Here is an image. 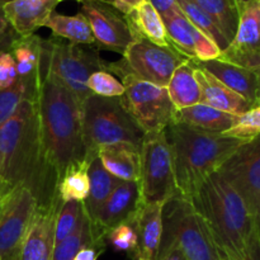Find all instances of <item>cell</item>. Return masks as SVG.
<instances>
[{
	"mask_svg": "<svg viewBox=\"0 0 260 260\" xmlns=\"http://www.w3.org/2000/svg\"><path fill=\"white\" fill-rule=\"evenodd\" d=\"M103 167L122 182H137L140 177V149L131 144L118 142L98 150Z\"/></svg>",
	"mask_w": 260,
	"mask_h": 260,
	"instance_id": "obj_23",
	"label": "cell"
},
{
	"mask_svg": "<svg viewBox=\"0 0 260 260\" xmlns=\"http://www.w3.org/2000/svg\"><path fill=\"white\" fill-rule=\"evenodd\" d=\"M188 60L177 48L159 46L145 38H135L122 60L107 62L104 70L123 78L129 75L142 81L167 88L175 69Z\"/></svg>",
	"mask_w": 260,
	"mask_h": 260,
	"instance_id": "obj_8",
	"label": "cell"
},
{
	"mask_svg": "<svg viewBox=\"0 0 260 260\" xmlns=\"http://www.w3.org/2000/svg\"><path fill=\"white\" fill-rule=\"evenodd\" d=\"M260 223V135L244 141L217 170Z\"/></svg>",
	"mask_w": 260,
	"mask_h": 260,
	"instance_id": "obj_11",
	"label": "cell"
},
{
	"mask_svg": "<svg viewBox=\"0 0 260 260\" xmlns=\"http://www.w3.org/2000/svg\"><path fill=\"white\" fill-rule=\"evenodd\" d=\"M60 2H63V0H60ZM76 2H79V3H80V2H83V0H76Z\"/></svg>",
	"mask_w": 260,
	"mask_h": 260,
	"instance_id": "obj_50",
	"label": "cell"
},
{
	"mask_svg": "<svg viewBox=\"0 0 260 260\" xmlns=\"http://www.w3.org/2000/svg\"><path fill=\"white\" fill-rule=\"evenodd\" d=\"M23 101H29V95L19 79L10 88L0 89V127L9 121Z\"/></svg>",
	"mask_w": 260,
	"mask_h": 260,
	"instance_id": "obj_35",
	"label": "cell"
},
{
	"mask_svg": "<svg viewBox=\"0 0 260 260\" xmlns=\"http://www.w3.org/2000/svg\"><path fill=\"white\" fill-rule=\"evenodd\" d=\"M89 165L90 160L84 159L70 165L63 173L58 184V194L62 203L84 202L89 193Z\"/></svg>",
	"mask_w": 260,
	"mask_h": 260,
	"instance_id": "obj_30",
	"label": "cell"
},
{
	"mask_svg": "<svg viewBox=\"0 0 260 260\" xmlns=\"http://www.w3.org/2000/svg\"><path fill=\"white\" fill-rule=\"evenodd\" d=\"M0 178L13 188H27L37 208L62 205L60 177L43 149L37 102L23 101L0 127Z\"/></svg>",
	"mask_w": 260,
	"mask_h": 260,
	"instance_id": "obj_1",
	"label": "cell"
},
{
	"mask_svg": "<svg viewBox=\"0 0 260 260\" xmlns=\"http://www.w3.org/2000/svg\"><path fill=\"white\" fill-rule=\"evenodd\" d=\"M84 207L83 202H65L61 205L57 213L55 226V245L65 240L78 228L81 217H83Z\"/></svg>",
	"mask_w": 260,
	"mask_h": 260,
	"instance_id": "obj_33",
	"label": "cell"
},
{
	"mask_svg": "<svg viewBox=\"0 0 260 260\" xmlns=\"http://www.w3.org/2000/svg\"><path fill=\"white\" fill-rule=\"evenodd\" d=\"M8 2H12V0H0V5H4L5 3H8Z\"/></svg>",
	"mask_w": 260,
	"mask_h": 260,
	"instance_id": "obj_49",
	"label": "cell"
},
{
	"mask_svg": "<svg viewBox=\"0 0 260 260\" xmlns=\"http://www.w3.org/2000/svg\"><path fill=\"white\" fill-rule=\"evenodd\" d=\"M167 90L177 111L201 103V89L196 79V65L192 60H185L175 69Z\"/></svg>",
	"mask_w": 260,
	"mask_h": 260,
	"instance_id": "obj_27",
	"label": "cell"
},
{
	"mask_svg": "<svg viewBox=\"0 0 260 260\" xmlns=\"http://www.w3.org/2000/svg\"><path fill=\"white\" fill-rule=\"evenodd\" d=\"M106 241L116 251L134 254L137 249V234L134 223H121L107 234Z\"/></svg>",
	"mask_w": 260,
	"mask_h": 260,
	"instance_id": "obj_36",
	"label": "cell"
},
{
	"mask_svg": "<svg viewBox=\"0 0 260 260\" xmlns=\"http://www.w3.org/2000/svg\"><path fill=\"white\" fill-rule=\"evenodd\" d=\"M119 182L121 180L118 178L112 175L103 167L98 156L91 160L89 165V193L83 202L84 212L91 222L95 221L102 206L106 203Z\"/></svg>",
	"mask_w": 260,
	"mask_h": 260,
	"instance_id": "obj_25",
	"label": "cell"
},
{
	"mask_svg": "<svg viewBox=\"0 0 260 260\" xmlns=\"http://www.w3.org/2000/svg\"><path fill=\"white\" fill-rule=\"evenodd\" d=\"M193 61L196 65L205 69L223 85L250 102L253 106L258 104V83L255 70L235 65L220 57L208 61Z\"/></svg>",
	"mask_w": 260,
	"mask_h": 260,
	"instance_id": "obj_20",
	"label": "cell"
},
{
	"mask_svg": "<svg viewBox=\"0 0 260 260\" xmlns=\"http://www.w3.org/2000/svg\"><path fill=\"white\" fill-rule=\"evenodd\" d=\"M80 13L88 19L98 50L123 55L134 41L123 13L109 0H83Z\"/></svg>",
	"mask_w": 260,
	"mask_h": 260,
	"instance_id": "obj_13",
	"label": "cell"
},
{
	"mask_svg": "<svg viewBox=\"0 0 260 260\" xmlns=\"http://www.w3.org/2000/svg\"><path fill=\"white\" fill-rule=\"evenodd\" d=\"M177 3L178 5H179L183 14L185 15V18H187L198 30H201L203 35L207 36L211 41H213V42L218 46L221 52H223V51L229 47L230 43L228 42L225 36H223L222 33H221V30L218 29V27L216 25V23L213 22L212 18H211L202 8L198 7L193 0H177Z\"/></svg>",
	"mask_w": 260,
	"mask_h": 260,
	"instance_id": "obj_32",
	"label": "cell"
},
{
	"mask_svg": "<svg viewBox=\"0 0 260 260\" xmlns=\"http://www.w3.org/2000/svg\"><path fill=\"white\" fill-rule=\"evenodd\" d=\"M9 50H10V48L7 47V46L0 45V52H4V51H9Z\"/></svg>",
	"mask_w": 260,
	"mask_h": 260,
	"instance_id": "obj_48",
	"label": "cell"
},
{
	"mask_svg": "<svg viewBox=\"0 0 260 260\" xmlns=\"http://www.w3.org/2000/svg\"><path fill=\"white\" fill-rule=\"evenodd\" d=\"M259 104H260V103H259Z\"/></svg>",
	"mask_w": 260,
	"mask_h": 260,
	"instance_id": "obj_52",
	"label": "cell"
},
{
	"mask_svg": "<svg viewBox=\"0 0 260 260\" xmlns=\"http://www.w3.org/2000/svg\"><path fill=\"white\" fill-rule=\"evenodd\" d=\"M37 203L24 187L13 188L0 211V260H20Z\"/></svg>",
	"mask_w": 260,
	"mask_h": 260,
	"instance_id": "obj_12",
	"label": "cell"
},
{
	"mask_svg": "<svg viewBox=\"0 0 260 260\" xmlns=\"http://www.w3.org/2000/svg\"><path fill=\"white\" fill-rule=\"evenodd\" d=\"M18 80L17 66L9 51L0 52V89H8Z\"/></svg>",
	"mask_w": 260,
	"mask_h": 260,
	"instance_id": "obj_38",
	"label": "cell"
},
{
	"mask_svg": "<svg viewBox=\"0 0 260 260\" xmlns=\"http://www.w3.org/2000/svg\"><path fill=\"white\" fill-rule=\"evenodd\" d=\"M40 81L37 108L43 149L61 179L70 165L86 159L81 102L52 74H41Z\"/></svg>",
	"mask_w": 260,
	"mask_h": 260,
	"instance_id": "obj_3",
	"label": "cell"
},
{
	"mask_svg": "<svg viewBox=\"0 0 260 260\" xmlns=\"http://www.w3.org/2000/svg\"><path fill=\"white\" fill-rule=\"evenodd\" d=\"M60 206L37 208L20 254V260H52L55 226Z\"/></svg>",
	"mask_w": 260,
	"mask_h": 260,
	"instance_id": "obj_17",
	"label": "cell"
},
{
	"mask_svg": "<svg viewBox=\"0 0 260 260\" xmlns=\"http://www.w3.org/2000/svg\"><path fill=\"white\" fill-rule=\"evenodd\" d=\"M140 207L137 182H119L96 215L94 228L107 238V234L121 223L134 222Z\"/></svg>",
	"mask_w": 260,
	"mask_h": 260,
	"instance_id": "obj_16",
	"label": "cell"
},
{
	"mask_svg": "<svg viewBox=\"0 0 260 260\" xmlns=\"http://www.w3.org/2000/svg\"><path fill=\"white\" fill-rule=\"evenodd\" d=\"M220 58L255 70L260 66V4L251 2L240 12L236 35Z\"/></svg>",
	"mask_w": 260,
	"mask_h": 260,
	"instance_id": "obj_14",
	"label": "cell"
},
{
	"mask_svg": "<svg viewBox=\"0 0 260 260\" xmlns=\"http://www.w3.org/2000/svg\"><path fill=\"white\" fill-rule=\"evenodd\" d=\"M83 136L86 159L98 156V150L107 145L126 142L141 146L145 132L129 114L121 98L89 95L81 104Z\"/></svg>",
	"mask_w": 260,
	"mask_h": 260,
	"instance_id": "obj_5",
	"label": "cell"
},
{
	"mask_svg": "<svg viewBox=\"0 0 260 260\" xmlns=\"http://www.w3.org/2000/svg\"><path fill=\"white\" fill-rule=\"evenodd\" d=\"M238 119L239 116H234L206 104L198 103L196 106L177 111L174 121L182 122L203 131L225 134L231 127L235 126Z\"/></svg>",
	"mask_w": 260,
	"mask_h": 260,
	"instance_id": "obj_26",
	"label": "cell"
},
{
	"mask_svg": "<svg viewBox=\"0 0 260 260\" xmlns=\"http://www.w3.org/2000/svg\"><path fill=\"white\" fill-rule=\"evenodd\" d=\"M135 38H145L159 46H170L162 18L149 2L144 0L139 7L124 15Z\"/></svg>",
	"mask_w": 260,
	"mask_h": 260,
	"instance_id": "obj_24",
	"label": "cell"
},
{
	"mask_svg": "<svg viewBox=\"0 0 260 260\" xmlns=\"http://www.w3.org/2000/svg\"><path fill=\"white\" fill-rule=\"evenodd\" d=\"M60 0H12L3 5L5 18L18 37H28L45 27Z\"/></svg>",
	"mask_w": 260,
	"mask_h": 260,
	"instance_id": "obj_18",
	"label": "cell"
},
{
	"mask_svg": "<svg viewBox=\"0 0 260 260\" xmlns=\"http://www.w3.org/2000/svg\"><path fill=\"white\" fill-rule=\"evenodd\" d=\"M107 244H93L80 249L74 260H98L99 256L106 250Z\"/></svg>",
	"mask_w": 260,
	"mask_h": 260,
	"instance_id": "obj_40",
	"label": "cell"
},
{
	"mask_svg": "<svg viewBox=\"0 0 260 260\" xmlns=\"http://www.w3.org/2000/svg\"><path fill=\"white\" fill-rule=\"evenodd\" d=\"M173 245L188 260H218L202 220L179 192L162 207V236L157 254Z\"/></svg>",
	"mask_w": 260,
	"mask_h": 260,
	"instance_id": "obj_7",
	"label": "cell"
},
{
	"mask_svg": "<svg viewBox=\"0 0 260 260\" xmlns=\"http://www.w3.org/2000/svg\"><path fill=\"white\" fill-rule=\"evenodd\" d=\"M146 2H149L156 9V12L159 13L161 18L168 17L172 13L179 10L177 0H146Z\"/></svg>",
	"mask_w": 260,
	"mask_h": 260,
	"instance_id": "obj_41",
	"label": "cell"
},
{
	"mask_svg": "<svg viewBox=\"0 0 260 260\" xmlns=\"http://www.w3.org/2000/svg\"><path fill=\"white\" fill-rule=\"evenodd\" d=\"M196 79L200 84L201 103L202 104L239 117L243 116L254 107L250 102L223 85L221 81L213 78L205 69L197 65H196Z\"/></svg>",
	"mask_w": 260,
	"mask_h": 260,
	"instance_id": "obj_22",
	"label": "cell"
},
{
	"mask_svg": "<svg viewBox=\"0 0 260 260\" xmlns=\"http://www.w3.org/2000/svg\"><path fill=\"white\" fill-rule=\"evenodd\" d=\"M140 203L165 205L178 193L164 131L145 134L140 146Z\"/></svg>",
	"mask_w": 260,
	"mask_h": 260,
	"instance_id": "obj_9",
	"label": "cell"
},
{
	"mask_svg": "<svg viewBox=\"0 0 260 260\" xmlns=\"http://www.w3.org/2000/svg\"><path fill=\"white\" fill-rule=\"evenodd\" d=\"M121 79L124 93L119 98L145 134L162 132L174 122L177 109L165 86L155 85L129 75Z\"/></svg>",
	"mask_w": 260,
	"mask_h": 260,
	"instance_id": "obj_10",
	"label": "cell"
},
{
	"mask_svg": "<svg viewBox=\"0 0 260 260\" xmlns=\"http://www.w3.org/2000/svg\"><path fill=\"white\" fill-rule=\"evenodd\" d=\"M106 61L94 46H81L51 36L41 42L40 75L50 73L70 89L76 98L85 101L91 91L86 86L89 76L104 70Z\"/></svg>",
	"mask_w": 260,
	"mask_h": 260,
	"instance_id": "obj_6",
	"label": "cell"
},
{
	"mask_svg": "<svg viewBox=\"0 0 260 260\" xmlns=\"http://www.w3.org/2000/svg\"><path fill=\"white\" fill-rule=\"evenodd\" d=\"M86 86L91 94L106 98H117L122 96L124 93V86L113 74L106 70L95 71L89 76Z\"/></svg>",
	"mask_w": 260,
	"mask_h": 260,
	"instance_id": "obj_34",
	"label": "cell"
},
{
	"mask_svg": "<svg viewBox=\"0 0 260 260\" xmlns=\"http://www.w3.org/2000/svg\"><path fill=\"white\" fill-rule=\"evenodd\" d=\"M202 8L221 30L229 43L234 40L238 29L239 13L235 0H193Z\"/></svg>",
	"mask_w": 260,
	"mask_h": 260,
	"instance_id": "obj_31",
	"label": "cell"
},
{
	"mask_svg": "<svg viewBox=\"0 0 260 260\" xmlns=\"http://www.w3.org/2000/svg\"><path fill=\"white\" fill-rule=\"evenodd\" d=\"M17 38L18 36L15 35V32L12 29L7 18H5L4 12H3V5H0V45H4L10 48Z\"/></svg>",
	"mask_w": 260,
	"mask_h": 260,
	"instance_id": "obj_39",
	"label": "cell"
},
{
	"mask_svg": "<svg viewBox=\"0 0 260 260\" xmlns=\"http://www.w3.org/2000/svg\"><path fill=\"white\" fill-rule=\"evenodd\" d=\"M222 135L241 140H250L260 135V104L239 117L235 126Z\"/></svg>",
	"mask_w": 260,
	"mask_h": 260,
	"instance_id": "obj_37",
	"label": "cell"
},
{
	"mask_svg": "<svg viewBox=\"0 0 260 260\" xmlns=\"http://www.w3.org/2000/svg\"><path fill=\"white\" fill-rule=\"evenodd\" d=\"M12 189H13L12 185H9L5 180H3L2 178H0V211H2L3 205H4L5 198H7L8 194L12 192Z\"/></svg>",
	"mask_w": 260,
	"mask_h": 260,
	"instance_id": "obj_45",
	"label": "cell"
},
{
	"mask_svg": "<svg viewBox=\"0 0 260 260\" xmlns=\"http://www.w3.org/2000/svg\"><path fill=\"white\" fill-rule=\"evenodd\" d=\"M164 134L172 154L177 189L187 200L246 141L177 121L172 122Z\"/></svg>",
	"mask_w": 260,
	"mask_h": 260,
	"instance_id": "obj_4",
	"label": "cell"
},
{
	"mask_svg": "<svg viewBox=\"0 0 260 260\" xmlns=\"http://www.w3.org/2000/svg\"><path fill=\"white\" fill-rule=\"evenodd\" d=\"M170 45L177 48L188 60L208 61L221 56V50L213 41L198 30L185 18L182 10L162 18Z\"/></svg>",
	"mask_w": 260,
	"mask_h": 260,
	"instance_id": "obj_15",
	"label": "cell"
},
{
	"mask_svg": "<svg viewBox=\"0 0 260 260\" xmlns=\"http://www.w3.org/2000/svg\"><path fill=\"white\" fill-rule=\"evenodd\" d=\"M255 74H256V83H258V104L260 103V66L258 69H255ZM256 104V106H258Z\"/></svg>",
	"mask_w": 260,
	"mask_h": 260,
	"instance_id": "obj_47",
	"label": "cell"
},
{
	"mask_svg": "<svg viewBox=\"0 0 260 260\" xmlns=\"http://www.w3.org/2000/svg\"><path fill=\"white\" fill-rule=\"evenodd\" d=\"M155 260H188L184 256V254L180 251V249H178L177 246H170L167 250H164L162 253L157 254L156 259Z\"/></svg>",
	"mask_w": 260,
	"mask_h": 260,
	"instance_id": "obj_43",
	"label": "cell"
},
{
	"mask_svg": "<svg viewBox=\"0 0 260 260\" xmlns=\"http://www.w3.org/2000/svg\"><path fill=\"white\" fill-rule=\"evenodd\" d=\"M93 244H107V241L104 238L96 235L93 223L84 212L76 230L69 238L55 245L52 260H74L80 249Z\"/></svg>",
	"mask_w": 260,
	"mask_h": 260,
	"instance_id": "obj_29",
	"label": "cell"
},
{
	"mask_svg": "<svg viewBox=\"0 0 260 260\" xmlns=\"http://www.w3.org/2000/svg\"><path fill=\"white\" fill-rule=\"evenodd\" d=\"M41 42L42 38L36 33L28 37H18L9 51L15 61L18 79L27 88L30 102H37L40 91Z\"/></svg>",
	"mask_w": 260,
	"mask_h": 260,
	"instance_id": "obj_21",
	"label": "cell"
},
{
	"mask_svg": "<svg viewBox=\"0 0 260 260\" xmlns=\"http://www.w3.org/2000/svg\"><path fill=\"white\" fill-rule=\"evenodd\" d=\"M251 2H254V0H235V3H236V7H238V10H239V13H240L241 10H243L244 8L246 7V5H248V4H250Z\"/></svg>",
	"mask_w": 260,
	"mask_h": 260,
	"instance_id": "obj_46",
	"label": "cell"
},
{
	"mask_svg": "<svg viewBox=\"0 0 260 260\" xmlns=\"http://www.w3.org/2000/svg\"><path fill=\"white\" fill-rule=\"evenodd\" d=\"M140 260H147V259H140Z\"/></svg>",
	"mask_w": 260,
	"mask_h": 260,
	"instance_id": "obj_51",
	"label": "cell"
},
{
	"mask_svg": "<svg viewBox=\"0 0 260 260\" xmlns=\"http://www.w3.org/2000/svg\"><path fill=\"white\" fill-rule=\"evenodd\" d=\"M238 260H260V223L254 233L245 254Z\"/></svg>",
	"mask_w": 260,
	"mask_h": 260,
	"instance_id": "obj_42",
	"label": "cell"
},
{
	"mask_svg": "<svg viewBox=\"0 0 260 260\" xmlns=\"http://www.w3.org/2000/svg\"><path fill=\"white\" fill-rule=\"evenodd\" d=\"M45 27L51 29L52 36L68 42L81 46L95 45L90 24L80 12L75 15H65L53 12L46 20Z\"/></svg>",
	"mask_w": 260,
	"mask_h": 260,
	"instance_id": "obj_28",
	"label": "cell"
},
{
	"mask_svg": "<svg viewBox=\"0 0 260 260\" xmlns=\"http://www.w3.org/2000/svg\"><path fill=\"white\" fill-rule=\"evenodd\" d=\"M162 207L160 203H140L134 220L137 234V249L132 258L135 260L156 259L162 236Z\"/></svg>",
	"mask_w": 260,
	"mask_h": 260,
	"instance_id": "obj_19",
	"label": "cell"
},
{
	"mask_svg": "<svg viewBox=\"0 0 260 260\" xmlns=\"http://www.w3.org/2000/svg\"><path fill=\"white\" fill-rule=\"evenodd\" d=\"M188 201L202 220L218 260L240 259L259 223L233 185L216 172Z\"/></svg>",
	"mask_w": 260,
	"mask_h": 260,
	"instance_id": "obj_2",
	"label": "cell"
},
{
	"mask_svg": "<svg viewBox=\"0 0 260 260\" xmlns=\"http://www.w3.org/2000/svg\"><path fill=\"white\" fill-rule=\"evenodd\" d=\"M144 0H112L114 7L119 10L121 13H123L124 15L128 14L132 9H135L136 7H139Z\"/></svg>",
	"mask_w": 260,
	"mask_h": 260,
	"instance_id": "obj_44",
	"label": "cell"
}]
</instances>
